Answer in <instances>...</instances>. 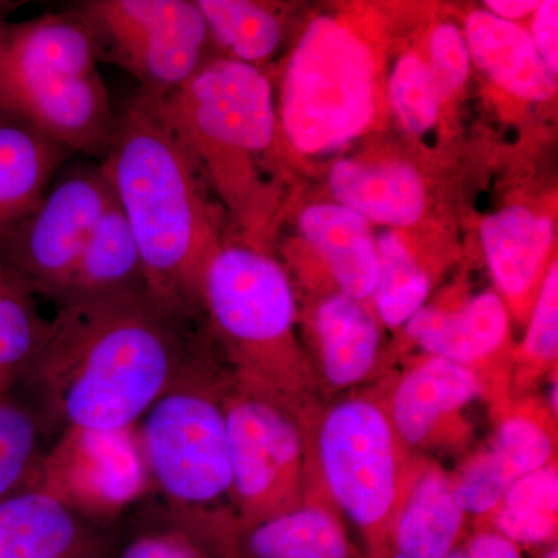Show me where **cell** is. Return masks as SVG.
<instances>
[{
	"mask_svg": "<svg viewBox=\"0 0 558 558\" xmlns=\"http://www.w3.org/2000/svg\"><path fill=\"white\" fill-rule=\"evenodd\" d=\"M202 301L226 347L231 384L288 411L310 447L328 405L293 333L299 307L288 271L264 250L222 244L209 260Z\"/></svg>",
	"mask_w": 558,
	"mask_h": 558,
	"instance_id": "3957f363",
	"label": "cell"
},
{
	"mask_svg": "<svg viewBox=\"0 0 558 558\" xmlns=\"http://www.w3.org/2000/svg\"><path fill=\"white\" fill-rule=\"evenodd\" d=\"M216 558H365L352 545L339 510L310 492L292 512L255 526H234L211 548Z\"/></svg>",
	"mask_w": 558,
	"mask_h": 558,
	"instance_id": "5bb4252c",
	"label": "cell"
},
{
	"mask_svg": "<svg viewBox=\"0 0 558 558\" xmlns=\"http://www.w3.org/2000/svg\"><path fill=\"white\" fill-rule=\"evenodd\" d=\"M481 399L470 371L446 359H418L384 395L392 427L409 449L428 457L462 453L473 438L465 410Z\"/></svg>",
	"mask_w": 558,
	"mask_h": 558,
	"instance_id": "4fadbf2b",
	"label": "cell"
},
{
	"mask_svg": "<svg viewBox=\"0 0 558 558\" xmlns=\"http://www.w3.org/2000/svg\"><path fill=\"white\" fill-rule=\"evenodd\" d=\"M557 414L535 395L513 398L488 444L513 481L557 461Z\"/></svg>",
	"mask_w": 558,
	"mask_h": 558,
	"instance_id": "484cf974",
	"label": "cell"
},
{
	"mask_svg": "<svg viewBox=\"0 0 558 558\" xmlns=\"http://www.w3.org/2000/svg\"><path fill=\"white\" fill-rule=\"evenodd\" d=\"M469 520L454 497L453 475L429 458L400 510L392 558L447 557L469 537Z\"/></svg>",
	"mask_w": 558,
	"mask_h": 558,
	"instance_id": "7402d4cb",
	"label": "cell"
},
{
	"mask_svg": "<svg viewBox=\"0 0 558 558\" xmlns=\"http://www.w3.org/2000/svg\"><path fill=\"white\" fill-rule=\"evenodd\" d=\"M149 484L135 427L68 428L40 458L31 487L57 498L89 523H108L142 498Z\"/></svg>",
	"mask_w": 558,
	"mask_h": 558,
	"instance_id": "8fae6325",
	"label": "cell"
},
{
	"mask_svg": "<svg viewBox=\"0 0 558 558\" xmlns=\"http://www.w3.org/2000/svg\"><path fill=\"white\" fill-rule=\"evenodd\" d=\"M389 97L407 131L424 134L435 126L442 95L428 62L418 54H403L396 62L389 78Z\"/></svg>",
	"mask_w": 558,
	"mask_h": 558,
	"instance_id": "4dcf8cb0",
	"label": "cell"
},
{
	"mask_svg": "<svg viewBox=\"0 0 558 558\" xmlns=\"http://www.w3.org/2000/svg\"><path fill=\"white\" fill-rule=\"evenodd\" d=\"M3 392H9V391H5V389H3L2 385H0V395H3Z\"/></svg>",
	"mask_w": 558,
	"mask_h": 558,
	"instance_id": "f35d334b",
	"label": "cell"
},
{
	"mask_svg": "<svg viewBox=\"0 0 558 558\" xmlns=\"http://www.w3.org/2000/svg\"><path fill=\"white\" fill-rule=\"evenodd\" d=\"M223 387L202 349L135 427L172 524L205 546L236 524Z\"/></svg>",
	"mask_w": 558,
	"mask_h": 558,
	"instance_id": "5b68a950",
	"label": "cell"
},
{
	"mask_svg": "<svg viewBox=\"0 0 558 558\" xmlns=\"http://www.w3.org/2000/svg\"><path fill=\"white\" fill-rule=\"evenodd\" d=\"M301 236L325 263L339 292L368 304L379 278L369 222L339 204H317L300 216Z\"/></svg>",
	"mask_w": 558,
	"mask_h": 558,
	"instance_id": "ac0fdd59",
	"label": "cell"
},
{
	"mask_svg": "<svg viewBox=\"0 0 558 558\" xmlns=\"http://www.w3.org/2000/svg\"><path fill=\"white\" fill-rule=\"evenodd\" d=\"M0 558H109L92 523L28 487L0 499Z\"/></svg>",
	"mask_w": 558,
	"mask_h": 558,
	"instance_id": "2e32d148",
	"label": "cell"
},
{
	"mask_svg": "<svg viewBox=\"0 0 558 558\" xmlns=\"http://www.w3.org/2000/svg\"><path fill=\"white\" fill-rule=\"evenodd\" d=\"M50 329L39 314L36 293L0 258V385L10 391L24 379Z\"/></svg>",
	"mask_w": 558,
	"mask_h": 558,
	"instance_id": "d4e9b609",
	"label": "cell"
},
{
	"mask_svg": "<svg viewBox=\"0 0 558 558\" xmlns=\"http://www.w3.org/2000/svg\"><path fill=\"white\" fill-rule=\"evenodd\" d=\"M538 550L539 553L534 558H558V543L545 546V548H539Z\"/></svg>",
	"mask_w": 558,
	"mask_h": 558,
	"instance_id": "8d00e7d4",
	"label": "cell"
},
{
	"mask_svg": "<svg viewBox=\"0 0 558 558\" xmlns=\"http://www.w3.org/2000/svg\"><path fill=\"white\" fill-rule=\"evenodd\" d=\"M538 7V0H487L486 2L488 13L509 22L531 16Z\"/></svg>",
	"mask_w": 558,
	"mask_h": 558,
	"instance_id": "d590c367",
	"label": "cell"
},
{
	"mask_svg": "<svg viewBox=\"0 0 558 558\" xmlns=\"http://www.w3.org/2000/svg\"><path fill=\"white\" fill-rule=\"evenodd\" d=\"M465 40L472 60L501 89L526 101H548L556 95V75L539 57L526 28L475 10L465 21Z\"/></svg>",
	"mask_w": 558,
	"mask_h": 558,
	"instance_id": "44dd1931",
	"label": "cell"
},
{
	"mask_svg": "<svg viewBox=\"0 0 558 558\" xmlns=\"http://www.w3.org/2000/svg\"><path fill=\"white\" fill-rule=\"evenodd\" d=\"M376 112L369 47L333 17H317L290 53L282 78L279 131L301 156L341 148Z\"/></svg>",
	"mask_w": 558,
	"mask_h": 558,
	"instance_id": "52a82bcc",
	"label": "cell"
},
{
	"mask_svg": "<svg viewBox=\"0 0 558 558\" xmlns=\"http://www.w3.org/2000/svg\"><path fill=\"white\" fill-rule=\"evenodd\" d=\"M100 170L137 241L149 295L199 318L205 274L222 244L199 165L143 92L117 113Z\"/></svg>",
	"mask_w": 558,
	"mask_h": 558,
	"instance_id": "7a4b0ae2",
	"label": "cell"
},
{
	"mask_svg": "<svg viewBox=\"0 0 558 558\" xmlns=\"http://www.w3.org/2000/svg\"><path fill=\"white\" fill-rule=\"evenodd\" d=\"M209 40L229 60L258 68L278 50L282 24L277 11L250 0H197Z\"/></svg>",
	"mask_w": 558,
	"mask_h": 558,
	"instance_id": "4316f807",
	"label": "cell"
},
{
	"mask_svg": "<svg viewBox=\"0 0 558 558\" xmlns=\"http://www.w3.org/2000/svg\"><path fill=\"white\" fill-rule=\"evenodd\" d=\"M70 156L24 121L0 113V233L38 207Z\"/></svg>",
	"mask_w": 558,
	"mask_h": 558,
	"instance_id": "603a6c76",
	"label": "cell"
},
{
	"mask_svg": "<svg viewBox=\"0 0 558 558\" xmlns=\"http://www.w3.org/2000/svg\"><path fill=\"white\" fill-rule=\"evenodd\" d=\"M69 9L89 28L98 61L130 73L153 100L167 98L208 60V28L196 2L83 0Z\"/></svg>",
	"mask_w": 558,
	"mask_h": 558,
	"instance_id": "ba28073f",
	"label": "cell"
},
{
	"mask_svg": "<svg viewBox=\"0 0 558 558\" xmlns=\"http://www.w3.org/2000/svg\"><path fill=\"white\" fill-rule=\"evenodd\" d=\"M379 278L373 312L388 328H400L427 303L432 275L410 252L398 231H384L376 240Z\"/></svg>",
	"mask_w": 558,
	"mask_h": 558,
	"instance_id": "83f0119b",
	"label": "cell"
},
{
	"mask_svg": "<svg viewBox=\"0 0 558 558\" xmlns=\"http://www.w3.org/2000/svg\"><path fill=\"white\" fill-rule=\"evenodd\" d=\"M428 53V68L444 100L461 89L469 78L472 54L464 32L450 22L439 24L429 36Z\"/></svg>",
	"mask_w": 558,
	"mask_h": 558,
	"instance_id": "d6a6232c",
	"label": "cell"
},
{
	"mask_svg": "<svg viewBox=\"0 0 558 558\" xmlns=\"http://www.w3.org/2000/svg\"><path fill=\"white\" fill-rule=\"evenodd\" d=\"M113 201L100 167L70 172L50 186L31 215L0 233V258L36 295L58 303L92 231Z\"/></svg>",
	"mask_w": 558,
	"mask_h": 558,
	"instance_id": "30bf717a",
	"label": "cell"
},
{
	"mask_svg": "<svg viewBox=\"0 0 558 558\" xmlns=\"http://www.w3.org/2000/svg\"><path fill=\"white\" fill-rule=\"evenodd\" d=\"M539 57L548 65L550 72H558V2L545 0L539 2L532 20V32H529Z\"/></svg>",
	"mask_w": 558,
	"mask_h": 558,
	"instance_id": "e575fe53",
	"label": "cell"
},
{
	"mask_svg": "<svg viewBox=\"0 0 558 558\" xmlns=\"http://www.w3.org/2000/svg\"><path fill=\"white\" fill-rule=\"evenodd\" d=\"M405 329L427 355L472 373L492 421L508 414L513 400L510 312L497 292L486 290L459 304L424 306L407 322Z\"/></svg>",
	"mask_w": 558,
	"mask_h": 558,
	"instance_id": "7c38bea8",
	"label": "cell"
},
{
	"mask_svg": "<svg viewBox=\"0 0 558 558\" xmlns=\"http://www.w3.org/2000/svg\"><path fill=\"white\" fill-rule=\"evenodd\" d=\"M526 336L513 351L512 398L534 395L539 381L557 373L558 360V267L546 270L529 312Z\"/></svg>",
	"mask_w": 558,
	"mask_h": 558,
	"instance_id": "f1b7e54d",
	"label": "cell"
},
{
	"mask_svg": "<svg viewBox=\"0 0 558 558\" xmlns=\"http://www.w3.org/2000/svg\"><path fill=\"white\" fill-rule=\"evenodd\" d=\"M236 526L299 509L310 486V449L288 411L233 384L223 387Z\"/></svg>",
	"mask_w": 558,
	"mask_h": 558,
	"instance_id": "9c48e42d",
	"label": "cell"
},
{
	"mask_svg": "<svg viewBox=\"0 0 558 558\" xmlns=\"http://www.w3.org/2000/svg\"><path fill=\"white\" fill-rule=\"evenodd\" d=\"M39 421L28 407L0 395V499L32 486L38 457Z\"/></svg>",
	"mask_w": 558,
	"mask_h": 558,
	"instance_id": "f546056e",
	"label": "cell"
},
{
	"mask_svg": "<svg viewBox=\"0 0 558 558\" xmlns=\"http://www.w3.org/2000/svg\"><path fill=\"white\" fill-rule=\"evenodd\" d=\"M451 475L454 497L465 515L475 521V526L494 513L506 492L515 483L488 446L465 458Z\"/></svg>",
	"mask_w": 558,
	"mask_h": 558,
	"instance_id": "1f68e13d",
	"label": "cell"
},
{
	"mask_svg": "<svg viewBox=\"0 0 558 558\" xmlns=\"http://www.w3.org/2000/svg\"><path fill=\"white\" fill-rule=\"evenodd\" d=\"M329 190L336 204L368 222L396 229L416 223L427 201L421 175L405 161L341 159L330 170Z\"/></svg>",
	"mask_w": 558,
	"mask_h": 558,
	"instance_id": "ffe728a7",
	"label": "cell"
},
{
	"mask_svg": "<svg viewBox=\"0 0 558 558\" xmlns=\"http://www.w3.org/2000/svg\"><path fill=\"white\" fill-rule=\"evenodd\" d=\"M98 64L89 28L73 10L0 20V113L102 160L117 113Z\"/></svg>",
	"mask_w": 558,
	"mask_h": 558,
	"instance_id": "277c9868",
	"label": "cell"
},
{
	"mask_svg": "<svg viewBox=\"0 0 558 558\" xmlns=\"http://www.w3.org/2000/svg\"><path fill=\"white\" fill-rule=\"evenodd\" d=\"M475 529H492L521 549H539L557 543V461L517 480L494 513Z\"/></svg>",
	"mask_w": 558,
	"mask_h": 558,
	"instance_id": "cb8c5ba5",
	"label": "cell"
},
{
	"mask_svg": "<svg viewBox=\"0 0 558 558\" xmlns=\"http://www.w3.org/2000/svg\"><path fill=\"white\" fill-rule=\"evenodd\" d=\"M140 293H148L142 255L130 223L113 201L92 231L58 304L123 299Z\"/></svg>",
	"mask_w": 558,
	"mask_h": 558,
	"instance_id": "d6986e66",
	"label": "cell"
},
{
	"mask_svg": "<svg viewBox=\"0 0 558 558\" xmlns=\"http://www.w3.org/2000/svg\"><path fill=\"white\" fill-rule=\"evenodd\" d=\"M444 558H468L465 557V550L462 548V545L459 548L454 549L453 553H450L449 556Z\"/></svg>",
	"mask_w": 558,
	"mask_h": 558,
	"instance_id": "74e56055",
	"label": "cell"
},
{
	"mask_svg": "<svg viewBox=\"0 0 558 558\" xmlns=\"http://www.w3.org/2000/svg\"><path fill=\"white\" fill-rule=\"evenodd\" d=\"M194 322L149 293L64 304L22 380L65 429L137 427L201 351Z\"/></svg>",
	"mask_w": 558,
	"mask_h": 558,
	"instance_id": "6da1fadb",
	"label": "cell"
},
{
	"mask_svg": "<svg viewBox=\"0 0 558 558\" xmlns=\"http://www.w3.org/2000/svg\"><path fill=\"white\" fill-rule=\"evenodd\" d=\"M429 457L399 438L384 395L349 396L326 407L310 446V486L352 521L365 558H392L396 523Z\"/></svg>",
	"mask_w": 558,
	"mask_h": 558,
	"instance_id": "8992f818",
	"label": "cell"
},
{
	"mask_svg": "<svg viewBox=\"0 0 558 558\" xmlns=\"http://www.w3.org/2000/svg\"><path fill=\"white\" fill-rule=\"evenodd\" d=\"M117 558H216L211 550L189 531L171 524L130 539Z\"/></svg>",
	"mask_w": 558,
	"mask_h": 558,
	"instance_id": "836d02e7",
	"label": "cell"
},
{
	"mask_svg": "<svg viewBox=\"0 0 558 558\" xmlns=\"http://www.w3.org/2000/svg\"><path fill=\"white\" fill-rule=\"evenodd\" d=\"M311 329L317 349L314 369L326 395L357 387L373 376L379 363L380 328L368 304L336 290L312 311Z\"/></svg>",
	"mask_w": 558,
	"mask_h": 558,
	"instance_id": "e0dca14e",
	"label": "cell"
},
{
	"mask_svg": "<svg viewBox=\"0 0 558 558\" xmlns=\"http://www.w3.org/2000/svg\"><path fill=\"white\" fill-rule=\"evenodd\" d=\"M481 241L498 295L517 318H527L548 270L545 264L553 248V220L510 205L483 220Z\"/></svg>",
	"mask_w": 558,
	"mask_h": 558,
	"instance_id": "9a60e30c",
	"label": "cell"
}]
</instances>
